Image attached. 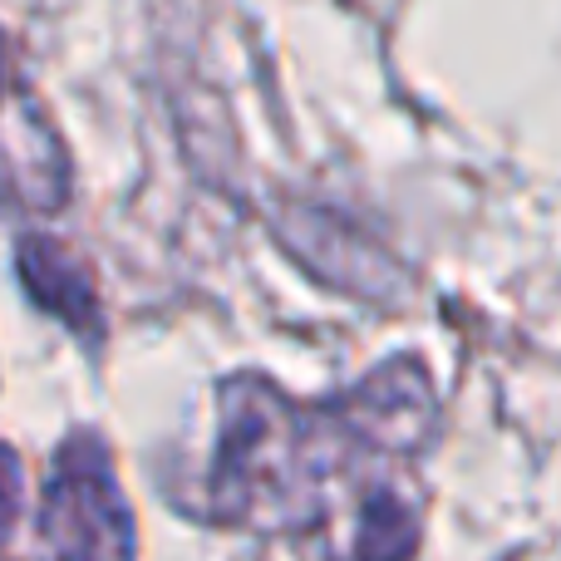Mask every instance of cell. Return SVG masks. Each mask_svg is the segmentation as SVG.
<instances>
[{"label":"cell","instance_id":"4","mask_svg":"<svg viewBox=\"0 0 561 561\" xmlns=\"http://www.w3.org/2000/svg\"><path fill=\"white\" fill-rule=\"evenodd\" d=\"M65 153H59L55 134L39 124L30 99H20L15 118L0 124V203L55 213L65 203Z\"/></svg>","mask_w":561,"mask_h":561},{"label":"cell","instance_id":"9","mask_svg":"<svg viewBox=\"0 0 561 561\" xmlns=\"http://www.w3.org/2000/svg\"><path fill=\"white\" fill-rule=\"evenodd\" d=\"M0 561H5V557H0Z\"/></svg>","mask_w":561,"mask_h":561},{"label":"cell","instance_id":"6","mask_svg":"<svg viewBox=\"0 0 561 561\" xmlns=\"http://www.w3.org/2000/svg\"><path fill=\"white\" fill-rule=\"evenodd\" d=\"M419 552V513L399 488H365L350 537V561H414Z\"/></svg>","mask_w":561,"mask_h":561},{"label":"cell","instance_id":"1","mask_svg":"<svg viewBox=\"0 0 561 561\" xmlns=\"http://www.w3.org/2000/svg\"><path fill=\"white\" fill-rule=\"evenodd\" d=\"M316 419L272 379L237 375L222 385V434L213 458V517L262 533H296L325 517L330 448Z\"/></svg>","mask_w":561,"mask_h":561},{"label":"cell","instance_id":"5","mask_svg":"<svg viewBox=\"0 0 561 561\" xmlns=\"http://www.w3.org/2000/svg\"><path fill=\"white\" fill-rule=\"evenodd\" d=\"M15 266L25 290L35 296L39 310H49L55 320L75 325L79 335H99V296H94V276L89 266L69 252L65 242H49V237H20L15 247Z\"/></svg>","mask_w":561,"mask_h":561},{"label":"cell","instance_id":"7","mask_svg":"<svg viewBox=\"0 0 561 561\" xmlns=\"http://www.w3.org/2000/svg\"><path fill=\"white\" fill-rule=\"evenodd\" d=\"M20 507H25V468H20L15 448L0 444V542L20 523Z\"/></svg>","mask_w":561,"mask_h":561},{"label":"cell","instance_id":"3","mask_svg":"<svg viewBox=\"0 0 561 561\" xmlns=\"http://www.w3.org/2000/svg\"><path fill=\"white\" fill-rule=\"evenodd\" d=\"M330 419L355 444H369L379 454H409L434 428V389L419 359H389L359 389H350L340 399V414Z\"/></svg>","mask_w":561,"mask_h":561},{"label":"cell","instance_id":"8","mask_svg":"<svg viewBox=\"0 0 561 561\" xmlns=\"http://www.w3.org/2000/svg\"><path fill=\"white\" fill-rule=\"evenodd\" d=\"M0 94H5V35H0Z\"/></svg>","mask_w":561,"mask_h":561},{"label":"cell","instance_id":"2","mask_svg":"<svg viewBox=\"0 0 561 561\" xmlns=\"http://www.w3.org/2000/svg\"><path fill=\"white\" fill-rule=\"evenodd\" d=\"M49 561H134V513L94 434L65 438L39 507Z\"/></svg>","mask_w":561,"mask_h":561}]
</instances>
